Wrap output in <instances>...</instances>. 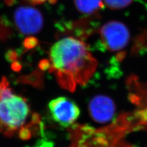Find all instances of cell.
Returning <instances> with one entry per match:
<instances>
[{
    "label": "cell",
    "instance_id": "obj_1",
    "mask_svg": "<svg viewBox=\"0 0 147 147\" xmlns=\"http://www.w3.org/2000/svg\"><path fill=\"white\" fill-rule=\"evenodd\" d=\"M98 62L88 47L74 37L57 41L49 52L50 71L63 88L74 91L77 85H85L93 76Z\"/></svg>",
    "mask_w": 147,
    "mask_h": 147
},
{
    "label": "cell",
    "instance_id": "obj_2",
    "mask_svg": "<svg viewBox=\"0 0 147 147\" xmlns=\"http://www.w3.org/2000/svg\"><path fill=\"white\" fill-rule=\"evenodd\" d=\"M26 99L12 94L0 99V125L4 127V136L12 137L24 126L30 113Z\"/></svg>",
    "mask_w": 147,
    "mask_h": 147
},
{
    "label": "cell",
    "instance_id": "obj_3",
    "mask_svg": "<svg viewBox=\"0 0 147 147\" xmlns=\"http://www.w3.org/2000/svg\"><path fill=\"white\" fill-rule=\"evenodd\" d=\"M100 39L103 45L112 52H119L125 49L130 39L127 27L118 21H110L100 29Z\"/></svg>",
    "mask_w": 147,
    "mask_h": 147
},
{
    "label": "cell",
    "instance_id": "obj_4",
    "mask_svg": "<svg viewBox=\"0 0 147 147\" xmlns=\"http://www.w3.org/2000/svg\"><path fill=\"white\" fill-rule=\"evenodd\" d=\"M14 22L18 30L25 35L38 34L44 25V18L40 12L33 7L27 6L16 9Z\"/></svg>",
    "mask_w": 147,
    "mask_h": 147
},
{
    "label": "cell",
    "instance_id": "obj_5",
    "mask_svg": "<svg viewBox=\"0 0 147 147\" xmlns=\"http://www.w3.org/2000/svg\"><path fill=\"white\" fill-rule=\"evenodd\" d=\"M49 109L53 120L65 127L71 126L80 115L79 107L66 97H59L52 100L49 104Z\"/></svg>",
    "mask_w": 147,
    "mask_h": 147
},
{
    "label": "cell",
    "instance_id": "obj_6",
    "mask_svg": "<svg viewBox=\"0 0 147 147\" xmlns=\"http://www.w3.org/2000/svg\"><path fill=\"white\" fill-rule=\"evenodd\" d=\"M115 105L112 99L104 95H97L92 99L88 105L91 117L99 123L110 121L115 114Z\"/></svg>",
    "mask_w": 147,
    "mask_h": 147
},
{
    "label": "cell",
    "instance_id": "obj_7",
    "mask_svg": "<svg viewBox=\"0 0 147 147\" xmlns=\"http://www.w3.org/2000/svg\"><path fill=\"white\" fill-rule=\"evenodd\" d=\"M74 4L82 13L91 15L102 9L104 1L102 0H74Z\"/></svg>",
    "mask_w": 147,
    "mask_h": 147
},
{
    "label": "cell",
    "instance_id": "obj_8",
    "mask_svg": "<svg viewBox=\"0 0 147 147\" xmlns=\"http://www.w3.org/2000/svg\"><path fill=\"white\" fill-rule=\"evenodd\" d=\"M133 0H103L109 8L112 10H119L125 8L132 3Z\"/></svg>",
    "mask_w": 147,
    "mask_h": 147
},
{
    "label": "cell",
    "instance_id": "obj_9",
    "mask_svg": "<svg viewBox=\"0 0 147 147\" xmlns=\"http://www.w3.org/2000/svg\"><path fill=\"white\" fill-rule=\"evenodd\" d=\"M13 93L12 90L9 85V83L6 77H3L0 82V99L6 98Z\"/></svg>",
    "mask_w": 147,
    "mask_h": 147
},
{
    "label": "cell",
    "instance_id": "obj_10",
    "mask_svg": "<svg viewBox=\"0 0 147 147\" xmlns=\"http://www.w3.org/2000/svg\"><path fill=\"white\" fill-rule=\"evenodd\" d=\"M28 1L32 4H42L46 2H49L51 4H53L57 1V0H28Z\"/></svg>",
    "mask_w": 147,
    "mask_h": 147
}]
</instances>
